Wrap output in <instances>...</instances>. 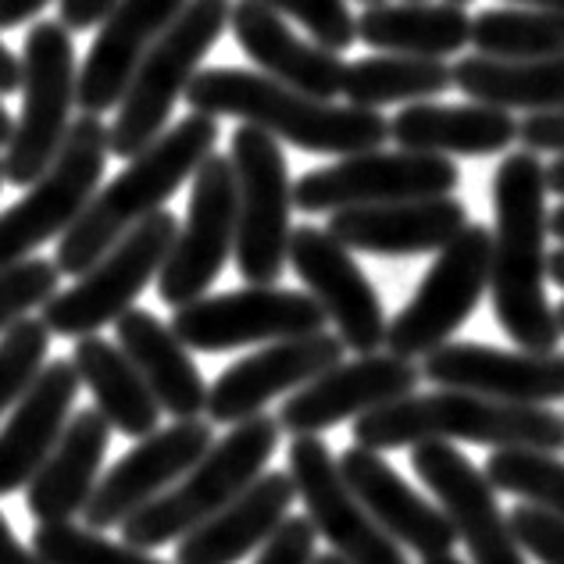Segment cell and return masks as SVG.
Wrapping results in <instances>:
<instances>
[{
	"mask_svg": "<svg viewBox=\"0 0 564 564\" xmlns=\"http://www.w3.org/2000/svg\"><path fill=\"white\" fill-rule=\"evenodd\" d=\"M454 86L468 100L494 104L503 111H561L564 108V54L540 62H494L462 57L454 65Z\"/></svg>",
	"mask_w": 564,
	"mask_h": 564,
	"instance_id": "cell-33",
	"label": "cell"
},
{
	"mask_svg": "<svg viewBox=\"0 0 564 564\" xmlns=\"http://www.w3.org/2000/svg\"><path fill=\"white\" fill-rule=\"evenodd\" d=\"M471 47L494 62L561 57L564 14L546 8H489L471 19Z\"/></svg>",
	"mask_w": 564,
	"mask_h": 564,
	"instance_id": "cell-35",
	"label": "cell"
},
{
	"mask_svg": "<svg viewBox=\"0 0 564 564\" xmlns=\"http://www.w3.org/2000/svg\"><path fill=\"white\" fill-rule=\"evenodd\" d=\"M411 468L447 511L457 540L468 546L471 564H529L511 518L500 511L494 482L454 443L411 447Z\"/></svg>",
	"mask_w": 564,
	"mask_h": 564,
	"instance_id": "cell-16",
	"label": "cell"
},
{
	"mask_svg": "<svg viewBox=\"0 0 564 564\" xmlns=\"http://www.w3.org/2000/svg\"><path fill=\"white\" fill-rule=\"evenodd\" d=\"M286 465L311 525L333 543V554L347 564H411L404 546L365 511V503L339 471V457H333L322 436H293Z\"/></svg>",
	"mask_w": 564,
	"mask_h": 564,
	"instance_id": "cell-15",
	"label": "cell"
},
{
	"mask_svg": "<svg viewBox=\"0 0 564 564\" xmlns=\"http://www.w3.org/2000/svg\"><path fill=\"white\" fill-rule=\"evenodd\" d=\"M454 86V68L440 57L411 54H372L347 62L344 72V104L379 111L386 104H419L447 94Z\"/></svg>",
	"mask_w": 564,
	"mask_h": 564,
	"instance_id": "cell-34",
	"label": "cell"
},
{
	"mask_svg": "<svg viewBox=\"0 0 564 564\" xmlns=\"http://www.w3.org/2000/svg\"><path fill=\"white\" fill-rule=\"evenodd\" d=\"M118 0H57L62 8V25L72 33H86V29L100 25L115 11Z\"/></svg>",
	"mask_w": 564,
	"mask_h": 564,
	"instance_id": "cell-44",
	"label": "cell"
},
{
	"mask_svg": "<svg viewBox=\"0 0 564 564\" xmlns=\"http://www.w3.org/2000/svg\"><path fill=\"white\" fill-rule=\"evenodd\" d=\"M451 4H462V8H465V4H468V0H451Z\"/></svg>",
	"mask_w": 564,
	"mask_h": 564,
	"instance_id": "cell-58",
	"label": "cell"
},
{
	"mask_svg": "<svg viewBox=\"0 0 564 564\" xmlns=\"http://www.w3.org/2000/svg\"><path fill=\"white\" fill-rule=\"evenodd\" d=\"M175 236H180V221L165 207L140 221L90 272H83L65 293H54L43 304L47 329L65 339H83L118 322L126 311H132L137 296L151 286V279H158L165 269Z\"/></svg>",
	"mask_w": 564,
	"mask_h": 564,
	"instance_id": "cell-9",
	"label": "cell"
},
{
	"mask_svg": "<svg viewBox=\"0 0 564 564\" xmlns=\"http://www.w3.org/2000/svg\"><path fill=\"white\" fill-rule=\"evenodd\" d=\"M212 447L215 429L200 419L172 422L169 429H158V433L140 440V447H132L108 475H100L94 497L83 511L86 529L104 532L126 525V518L172 489Z\"/></svg>",
	"mask_w": 564,
	"mask_h": 564,
	"instance_id": "cell-19",
	"label": "cell"
},
{
	"mask_svg": "<svg viewBox=\"0 0 564 564\" xmlns=\"http://www.w3.org/2000/svg\"><path fill=\"white\" fill-rule=\"evenodd\" d=\"M551 232L564 243V204H557L554 212H551Z\"/></svg>",
	"mask_w": 564,
	"mask_h": 564,
	"instance_id": "cell-52",
	"label": "cell"
},
{
	"mask_svg": "<svg viewBox=\"0 0 564 564\" xmlns=\"http://www.w3.org/2000/svg\"><path fill=\"white\" fill-rule=\"evenodd\" d=\"M494 272V229L468 226L429 264L411 301L386 329V350L397 358H429L471 318Z\"/></svg>",
	"mask_w": 564,
	"mask_h": 564,
	"instance_id": "cell-11",
	"label": "cell"
},
{
	"mask_svg": "<svg viewBox=\"0 0 564 564\" xmlns=\"http://www.w3.org/2000/svg\"><path fill=\"white\" fill-rule=\"evenodd\" d=\"M518 143L532 154H564V108L561 111H536L522 118V137Z\"/></svg>",
	"mask_w": 564,
	"mask_h": 564,
	"instance_id": "cell-43",
	"label": "cell"
},
{
	"mask_svg": "<svg viewBox=\"0 0 564 564\" xmlns=\"http://www.w3.org/2000/svg\"><path fill=\"white\" fill-rule=\"evenodd\" d=\"M229 19H232L229 0H189L186 11L165 29V36L143 57V65L132 76L122 104H118L111 126L115 158L132 161L165 132L175 100L186 97L207 51L229 29Z\"/></svg>",
	"mask_w": 564,
	"mask_h": 564,
	"instance_id": "cell-6",
	"label": "cell"
},
{
	"mask_svg": "<svg viewBox=\"0 0 564 564\" xmlns=\"http://www.w3.org/2000/svg\"><path fill=\"white\" fill-rule=\"evenodd\" d=\"M236 221H240V197H236V169L229 154H212L193 175L186 226L175 236V247L158 275V296L169 307H186L215 286L236 254Z\"/></svg>",
	"mask_w": 564,
	"mask_h": 564,
	"instance_id": "cell-14",
	"label": "cell"
},
{
	"mask_svg": "<svg viewBox=\"0 0 564 564\" xmlns=\"http://www.w3.org/2000/svg\"><path fill=\"white\" fill-rule=\"evenodd\" d=\"M33 551L43 557V564H169L140 551V546L115 543L104 532L83 529L76 522L36 525Z\"/></svg>",
	"mask_w": 564,
	"mask_h": 564,
	"instance_id": "cell-37",
	"label": "cell"
},
{
	"mask_svg": "<svg viewBox=\"0 0 564 564\" xmlns=\"http://www.w3.org/2000/svg\"><path fill=\"white\" fill-rule=\"evenodd\" d=\"M79 104V65L72 29L36 22L22 47V111L4 154V180L33 186L54 165L72 132V108Z\"/></svg>",
	"mask_w": 564,
	"mask_h": 564,
	"instance_id": "cell-7",
	"label": "cell"
},
{
	"mask_svg": "<svg viewBox=\"0 0 564 564\" xmlns=\"http://www.w3.org/2000/svg\"><path fill=\"white\" fill-rule=\"evenodd\" d=\"M546 189L557 193V197H564V154L546 165Z\"/></svg>",
	"mask_w": 564,
	"mask_h": 564,
	"instance_id": "cell-48",
	"label": "cell"
},
{
	"mask_svg": "<svg viewBox=\"0 0 564 564\" xmlns=\"http://www.w3.org/2000/svg\"><path fill=\"white\" fill-rule=\"evenodd\" d=\"M557 322H561V333H564V304H557Z\"/></svg>",
	"mask_w": 564,
	"mask_h": 564,
	"instance_id": "cell-55",
	"label": "cell"
},
{
	"mask_svg": "<svg viewBox=\"0 0 564 564\" xmlns=\"http://www.w3.org/2000/svg\"><path fill=\"white\" fill-rule=\"evenodd\" d=\"M354 443L368 451H400L419 443H479L494 451H564V414L508 404L468 390L411 393L354 422Z\"/></svg>",
	"mask_w": 564,
	"mask_h": 564,
	"instance_id": "cell-4",
	"label": "cell"
},
{
	"mask_svg": "<svg viewBox=\"0 0 564 564\" xmlns=\"http://www.w3.org/2000/svg\"><path fill=\"white\" fill-rule=\"evenodd\" d=\"M468 226V207L454 197L397 200L372 207H344L333 212L329 229L347 250L379 258L440 254L457 232Z\"/></svg>",
	"mask_w": 564,
	"mask_h": 564,
	"instance_id": "cell-23",
	"label": "cell"
},
{
	"mask_svg": "<svg viewBox=\"0 0 564 564\" xmlns=\"http://www.w3.org/2000/svg\"><path fill=\"white\" fill-rule=\"evenodd\" d=\"M51 0H0V29H14L47 8Z\"/></svg>",
	"mask_w": 564,
	"mask_h": 564,
	"instance_id": "cell-46",
	"label": "cell"
},
{
	"mask_svg": "<svg viewBox=\"0 0 564 564\" xmlns=\"http://www.w3.org/2000/svg\"><path fill=\"white\" fill-rule=\"evenodd\" d=\"M522 122L494 104H408L390 118V140L400 151L440 158H489L518 143Z\"/></svg>",
	"mask_w": 564,
	"mask_h": 564,
	"instance_id": "cell-28",
	"label": "cell"
},
{
	"mask_svg": "<svg viewBox=\"0 0 564 564\" xmlns=\"http://www.w3.org/2000/svg\"><path fill=\"white\" fill-rule=\"evenodd\" d=\"M358 40L376 54L454 57L471 43V14L462 4L386 0L358 14Z\"/></svg>",
	"mask_w": 564,
	"mask_h": 564,
	"instance_id": "cell-31",
	"label": "cell"
},
{
	"mask_svg": "<svg viewBox=\"0 0 564 564\" xmlns=\"http://www.w3.org/2000/svg\"><path fill=\"white\" fill-rule=\"evenodd\" d=\"M215 143H218V118L200 111L186 115L183 122L161 132L143 154L132 158L97 193L90 207L83 212V218L62 236L54 254L62 275L79 279L83 272H90L126 232H132L140 221L158 215L172 193L186 180H193L204 161L215 154Z\"/></svg>",
	"mask_w": 564,
	"mask_h": 564,
	"instance_id": "cell-3",
	"label": "cell"
},
{
	"mask_svg": "<svg viewBox=\"0 0 564 564\" xmlns=\"http://www.w3.org/2000/svg\"><path fill=\"white\" fill-rule=\"evenodd\" d=\"M282 425L272 414H254L240 425L229 429L226 440H218L197 465H193L180 482L165 489L161 497L126 518L122 536L129 546L154 551L172 540H183L186 532L204 525L207 518L218 514L226 503H232L250 482L264 475V465L272 462L279 447Z\"/></svg>",
	"mask_w": 564,
	"mask_h": 564,
	"instance_id": "cell-5",
	"label": "cell"
},
{
	"mask_svg": "<svg viewBox=\"0 0 564 564\" xmlns=\"http://www.w3.org/2000/svg\"><path fill=\"white\" fill-rule=\"evenodd\" d=\"M258 4L307 29V36L333 54L350 51L354 40H358V19L350 14L347 0H258Z\"/></svg>",
	"mask_w": 564,
	"mask_h": 564,
	"instance_id": "cell-40",
	"label": "cell"
},
{
	"mask_svg": "<svg viewBox=\"0 0 564 564\" xmlns=\"http://www.w3.org/2000/svg\"><path fill=\"white\" fill-rule=\"evenodd\" d=\"M22 90V57H14L4 43H0V97Z\"/></svg>",
	"mask_w": 564,
	"mask_h": 564,
	"instance_id": "cell-47",
	"label": "cell"
},
{
	"mask_svg": "<svg viewBox=\"0 0 564 564\" xmlns=\"http://www.w3.org/2000/svg\"><path fill=\"white\" fill-rule=\"evenodd\" d=\"M229 29L264 76L322 100H333L344 86V57L325 51L315 40H304L279 11L258 4V0H236Z\"/></svg>",
	"mask_w": 564,
	"mask_h": 564,
	"instance_id": "cell-27",
	"label": "cell"
},
{
	"mask_svg": "<svg viewBox=\"0 0 564 564\" xmlns=\"http://www.w3.org/2000/svg\"><path fill=\"white\" fill-rule=\"evenodd\" d=\"M0 183H4V158H0Z\"/></svg>",
	"mask_w": 564,
	"mask_h": 564,
	"instance_id": "cell-57",
	"label": "cell"
},
{
	"mask_svg": "<svg viewBox=\"0 0 564 564\" xmlns=\"http://www.w3.org/2000/svg\"><path fill=\"white\" fill-rule=\"evenodd\" d=\"M301 500L290 471H264L240 497L180 540L175 564H240L261 551Z\"/></svg>",
	"mask_w": 564,
	"mask_h": 564,
	"instance_id": "cell-26",
	"label": "cell"
},
{
	"mask_svg": "<svg viewBox=\"0 0 564 564\" xmlns=\"http://www.w3.org/2000/svg\"><path fill=\"white\" fill-rule=\"evenodd\" d=\"M11 137H14V118H11V111L4 108V104H0V147H8Z\"/></svg>",
	"mask_w": 564,
	"mask_h": 564,
	"instance_id": "cell-50",
	"label": "cell"
},
{
	"mask_svg": "<svg viewBox=\"0 0 564 564\" xmlns=\"http://www.w3.org/2000/svg\"><path fill=\"white\" fill-rule=\"evenodd\" d=\"M62 269L47 258H25L0 272V336L22 322L33 307H43L57 293Z\"/></svg>",
	"mask_w": 564,
	"mask_h": 564,
	"instance_id": "cell-39",
	"label": "cell"
},
{
	"mask_svg": "<svg viewBox=\"0 0 564 564\" xmlns=\"http://www.w3.org/2000/svg\"><path fill=\"white\" fill-rule=\"evenodd\" d=\"M422 379V368L397 354H358L354 361H339L304 390L290 393L275 419L290 436H318L322 429L347 419L358 422L368 411L411 397Z\"/></svg>",
	"mask_w": 564,
	"mask_h": 564,
	"instance_id": "cell-18",
	"label": "cell"
},
{
	"mask_svg": "<svg viewBox=\"0 0 564 564\" xmlns=\"http://www.w3.org/2000/svg\"><path fill=\"white\" fill-rule=\"evenodd\" d=\"M108 154L111 129L100 122V115H79L54 165L29 186L19 204L0 215V272L76 226L97 197Z\"/></svg>",
	"mask_w": 564,
	"mask_h": 564,
	"instance_id": "cell-8",
	"label": "cell"
},
{
	"mask_svg": "<svg viewBox=\"0 0 564 564\" xmlns=\"http://www.w3.org/2000/svg\"><path fill=\"white\" fill-rule=\"evenodd\" d=\"M546 275H551L557 286L564 290V247H557L554 254H551V261H546Z\"/></svg>",
	"mask_w": 564,
	"mask_h": 564,
	"instance_id": "cell-49",
	"label": "cell"
},
{
	"mask_svg": "<svg viewBox=\"0 0 564 564\" xmlns=\"http://www.w3.org/2000/svg\"><path fill=\"white\" fill-rule=\"evenodd\" d=\"M344 350L347 344L336 333H315L279 339V344L247 354L243 361L229 365L207 390V419L215 425H240L254 419L269 400L304 390L307 382L336 368L344 361Z\"/></svg>",
	"mask_w": 564,
	"mask_h": 564,
	"instance_id": "cell-20",
	"label": "cell"
},
{
	"mask_svg": "<svg viewBox=\"0 0 564 564\" xmlns=\"http://www.w3.org/2000/svg\"><path fill=\"white\" fill-rule=\"evenodd\" d=\"M514 8H546V11H561L564 14V0H511Z\"/></svg>",
	"mask_w": 564,
	"mask_h": 564,
	"instance_id": "cell-51",
	"label": "cell"
},
{
	"mask_svg": "<svg viewBox=\"0 0 564 564\" xmlns=\"http://www.w3.org/2000/svg\"><path fill=\"white\" fill-rule=\"evenodd\" d=\"M422 376L443 390H468L508 404L543 408L564 400V354L557 350H497L465 339L429 354Z\"/></svg>",
	"mask_w": 564,
	"mask_h": 564,
	"instance_id": "cell-21",
	"label": "cell"
},
{
	"mask_svg": "<svg viewBox=\"0 0 564 564\" xmlns=\"http://www.w3.org/2000/svg\"><path fill=\"white\" fill-rule=\"evenodd\" d=\"M315 564H347V561L339 557V554H318V557H315Z\"/></svg>",
	"mask_w": 564,
	"mask_h": 564,
	"instance_id": "cell-54",
	"label": "cell"
},
{
	"mask_svg": "<svg viewBox=\"0 0 564 564\" xmlns=\"http://www.w3.org/2000/svg\"><path fill=\"white\" fill-rule=\"evenodd\" d=\"M339 471H344L347 486L358 494L365 511L382 525V532L408 546V551L422 557L451 554L457 543V532L451 525L447 511L440 503H429L414 489L400 479L397 468L386 462L379 451H368L354 443L339 454Z\"/></svg>",
	"mask_w": 564,
	"mask_h": 564,
	"instance_id": "cell-24",
	"label": "cell"
},
{
	"mask_svg": "<svg viewBox=\"0 0 564 564\" xmlns=\"http://www.w3.org/2000/svg\"><path fill=\"white\" fill-rule=\"evenodd\" d=\"M511 529L522 551L540 564H564V518L536 508V503H518L508 514Z\"/></svg>",
	"mask_w": 564,
	"mask_h": 564,
	"instance_id": "cell-41",
	"label": "cell"
},
{
	"mask_svg": "<svg viewBox=\"0 0 564 564\" xmlns=\"http://www.w3.org/2000/svg\"><path fill=\"white\" fill-rule=\"evenodd\" d=\"M186 104L212 118H240L243 126H258L279 143L307 154L350 158L382 151V143L390 140L386 115L301 94L264 72L200 68L186 90Z\"/></svg>",
	"mask_w": 564,
	"mask_h": 564,
	"instance_id": "cell-2",
	"label": "cell"
},
{
	"mask_svg": "<svg viewBox=\"0 0 564 564\" xmlns=\"http://www.w3.org/2000/svg\"><path fill=\"white\" fill-rule=\"evenodd\" d=\"M229 158L236 169V269L250 286H275L290 261V212L293 183L286 154L275 137L258 126H240L232 132Z\"/></svg>",
	"mask_w": 564,
	"mask_h": 564,
	"instance_id": "cell-10",
	"label": "cell"
},
{
	"mask_svg": "<svg viewBox=\"0 0 564 564\" xmlns=\"http://www.w3.org/2000/svg\"><path fill=\"white\" fill-rule=\"evenodd\" d=\"M315 540L318 532L307 514H290L279 532L258 551L254 564H315Z\"/></svg>",
	"mask_w": 564,
	"mask_h": 564,
	"instance_id": "cell-42",
	"label": "cell"
},
{
	"mask_svg": "<svg viewBox=\"0 0 564 564\" xmlns=\"http://www.w3.org/2000/svg\"><path fill=\"white\" fill-rule=\"evenodd\" d=\"M290 264L329 315L347 350L379 354V347H386L390 322H386L379 293L329 229L296 226L290 236Z\"/></svg>",
	"mask_w": 564,
	"mask_h": 564,
	"instance_id": "cell-17",
	"label": "cell"
},
{
	"mask_svg": "<svg viewBox=\"0 0 564 564\" xmlns=\"http://www.w3.org/2000/svg\"><path fill=\"white\" fill-rule=\"evenodd\" d=\"M329 315L311 293L279 286H247L218 296H200L175 307L172 333L189 350L218 354L250 344H279V339L325 333Z\"/></svg>",
	"mask_w": 564,
	"mask_h": 564,
	"instance_id": "cell-13",
	"label": "cell"
},
{
	"mask_svg": "<svg viewBox=\"0 0 564 564\" xmlns=\"http://www.w3.org/2000/svg\"><path fill=\"white\" fill-rule=\"evenodd\" d=\"M422 564H468V561L454 557V554H436V557H422Z\"/></svg>",
	"mask_w": 564,
	"mask_h": 564,
	"instance_id": "cell-53",
	"label": "cell"
},
{
	"mask_svg": "<svg viewBox=\"0 0 564 564\" xmlns=\"http://www.w3.org/2000/svg\"><path fill=\"white\" fill-rule=\"evenodd\" d=\"M494 489L564 518V462L543 451H494L486 462Z\"/></svg>",
	"mask_w": 564,
	"mask_h": 564,
	"instance_id": "cell-36",
	"label": "cell"
},
{
	"mask_svg": "<svg viewBox=\"0 0 564 564\" xmlns=\"http://www.w3.org/2000/svg\"><path fill=\"white\" fill-rule=\"evenodd\" d=\"M108 443L111 422L97 408H86L68 422L65 436L57 440V447L36 471V479L25 486V508L36 518V525L72 522L86 511L100 482Z\"/></svg>",
	"mask_w": 564,
	"mask_h": 564,
	"instance_id": "cell-29",
	"label": "cell"
},
{
	"mask_svg": "<svg viewBox=\"0 0 564 564\" xmlns=\"http://www.w3.org/2000/svg\"><path fill=\"white\" fill-rule=\"evenodd\" d=\"M0 564H43L36 551H29V546L19 543L4 514H0Z\"/></svg>",
	"mask_w": 564,
	"mask_h": 564,
	"instance_id": "cell-45",
	"label": "cell"
},
{
	"mask_svg": "<svg viewBox=\"0 0 564 564\" xmlns=\"http://www.w3.org/2000/svg\"><path fill=\"white\" fill-rule=\"evenodd\" d=\"M72 361L79 368V379L94 393L97 411L111 422V429L132 440H147L158 433L161 404L151 393V386L140 376V368L126 358V350L104 336L76 339Z\"/></svg>",
	"mask_w": 564,
	"mask_h": 564,
	"instance_id": "cell-32",
	"label": "cell"
},
{
	"mask_svg": "<svg viewBox=\"0 0 564 564\" xmlns=\"http://www.w3.org/2000/svg\"><path fill=\"white\" fill-rule=\"evenodd\" d=\"M115 339L126 350V358L140 368L161 411L172 414L175 422L200 419L207 411L212 386H204L200 368L189 358V347L172 333V325H165L151 311L132 307L115 322Z\"/></svg>",
	"mask_w": 564,
	"mask_h": 564,
	"instance_id": "cell-30",
	"label": "cell"
},
{
	"mask_svg": "<svg viewBox=\"0 0 564 564\" xmlns=\"http://www.w3.org/2000/svg\"><path fill=\"white\" fill-rule=\"evenodd\" d=\"M372 4H386V0H365V8H372Z\"/></svg>",
	"mask_w": 564,
	"mask_h": 564,
	"instance_id": "cell-56",
	"label": "cell"
},
{
	"mask_svg": "<svg viewBox=\"0 0 564 564\" xmlns=\"http://www.w3.org/2000/svg\"><path fill=\"white\" fill-rule=\"evenodd\" d=\"M51 329L43 318H22L0 336V419L25 397L29 386L47 368Z\"/></svg>",
	"mask_w": 564,
	"mask_h": 564,
	"instance_id": "cell-38",
	"label": "cell"
},
{
	"mask_svg": "<svg viewBox=\"0 0 564 564\" xmlns=\"http://www.w3.org/2000/svg\"><path fill=\"white\" fill-rule=\"evenodd\" d=\"M79 368L72 358L47 361V368L14 404L8 425L0 429V497L36 479V471L57 447L72 422V404L79 397Z\"/></svg>",
	"mask_w": 564,
	"mask_h": 564,
	"instance_id": "cell-25",
	"label": "cell"
},
{
	"mask_svg": "<svg viewBox=\"0 0 564 564\" xmlns=\"http://www.w3.org/2000/svg\"><path fill=\"white\" fill-rule=\"evenodd\" d=\"M189 0H118L79 65V111L104 115L122 104L143 57Z\"/></svg>",
	"mask_w": 564,
	"mask_h": 564,
	"instance_id": "cell-22",
	"label": "cell"
},
{
	"mask_svg": "<svg viewBox=\"0 0 564 564\" xmlns=\"http://www.w3.org/2000/svg\"><path fill=\"white\" fill-rule=\"evenodd\" d=\"M462 172L451 158L414 151H365L339 158L336 165L311 169L293 183V207L307 215L372 207L397 200L454 197Z\"/></svg>",
	"mask_w": 564,
	"mask_h": 564,
	"instance_id": "cell-12",
	"label": "cell"
},
{
	"mask_svg": "<svg viewBox=\"0 0 564 564\" xmlns=\"http://www.w3.org/2000/svg\"><path fill=\"white\" fill-rule=\"evenodd\" d=\"M546 169L532 151H514L494 172V272L489 293L500 329L518 350L551 354L561 344L557 307L546 301Z\"/></svg>",
	"mask_w": 564,
	"mask_h": 564,
	"instance_id": "cell-1",
	"label": "cell"
}]
</instances>
